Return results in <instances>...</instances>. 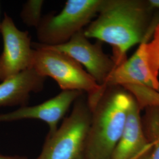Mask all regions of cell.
Listing matches in <instances>:
<instances>
[{
    "label": "cell",
    "instance_id": "6da1fadb",
    "mask_svg": "<svg viewBox=\"0 0 159 159\" xmlns=\"http://www.w3.org/2000/svg\"><path fill=\"white\" fill-rule=\"evenodd\" d=\"M159 24V12L148 0H105L97 17L84 29V33L88 39L112 47L116 67L127 60L130 48L150 40Z\"/></svg>",
    "mask_w": 159,
    "mask_h": 159
},
{
    "label": "cell",
    "instance_id": "7a4b0ae2",
    "mask_svg": "<svg viewBox=\"0 0 159 159\" xmlns=\"http://www.w3.org/2000/svg\"><path fill=\"white\" fill-rule=\"evenodd\" d=\"M102 89V94L91 110L84 159H111L134 100L119 86H107Z\"/></svg>",
    "mask_w": 159,
    "mask_h": 159
},
{
    "label": "cell",
    "instance_id": "3957f363",
    "mask_svg": "<svg viewBox=\"0 0 159 159\" xmlns=\"http://www.w3.org/2000/svg\"><path fill=\"white\" fill-rule=\"evenodd\" d=\"M32 47L34 50L33 67L40 75L55 80L63 91L86 93L89 103L96 101L102 87L80 63L66 54L40 43H32Z\"/></svg>",
    "mask_w": 159,
    "mask_h": 159
},
{
    "label": "cell",
    "instance_id": "277c9868",
    "mask_svg": "<svg viewBox=\"0 0 159 159\" xmlns=\"http://www.w3.org/2000/svg\"><path fill=\"white\" fill-rule=\"evenodd\" d=\"M70 114L53 134L46 137L37 159H84L91 111L84 93L74 102Z\"/></svg>",
    "mask_w": 159,
    "mask_h": 159
},
{
    "label": "cell",
    "instance_id": "5b68a950",
    "mask_svg": "<svg viewBox=\"0 0 159 159\" xmlns=\"http://www.w3.org/2000/svg\"><path fill=\"white\" fill-rule=\"evenodd\" d=\"M105 0H67L58 14L42 17L37 27L40 44L55 46L67 43L74 34L84 30L98 15Z\"/></svg>",
    "mask_w": 159,
    "mask_h": 159
},
{
    "label": "cell",
    "instance_id": "8992f818",
    "mask_svg": "<svg viewBox=\"0 0 159 159\" xmlns=\"http://www.w3.org/2000/svg\"><path fill=\"white\" fill-rule=\"evenodd\" d=\"M139 45L134 54L114 68L105 85L119 86L134 97L141 110L159 106V80L148 65L145 45Z\"/></svg>",
    "mask_w": 159,
    "mask_h": 159
},
{
    "label": "cell",
    "instance_id": "52a82bcc",
    "mask_svg": "<svg viewBox=\"0 0 159 159\" xmlns=\"http://www.w3.org/2000/svg\"><path fill=\"white\" fill-rule=\"evenodd\" d=\"M3 51L0 55V81L33 67L34 48L28 31L17 28L6 13L0 24Z\"/></svg>",
    "mask_w": 159,
    "mask_h": 159
},
{
    "label": "cell",
    "instance_id": "ba28073f",
    "mask_svg": "<svg viewBox=\"0 0 159 159\" xmlns=\"http://www.w3.org/2000/svg\"><path fill=\"white\" fill-rule=\"evenodd\" d=\"M47 46L66 54L83 66L86 71L101 87L105 85L116 67L112 57L103 51L102 42L97 41L91 43L85 37L84 30L74 34L64 44Z\"/></svg>",
    "mask_w": 159,
    "mask_h": 159
},
{
    "label": "cell",
    "instance_id": "9c48e42d",
    "mask_svg": "<svg viewBox=\"0 0 159 159\" xmlns=\"http://www.w3.org/2000/svg\"><path fill=\"white\" fill-rule=\"evenodd\" d=\"M83 93L76 90L62 91L40 104L25 106L10 113L0 114V123L25 119L39 120L46 122L48 125L47 136H50L57 130L59 121L67 113L72 104Z\"/></svg>",
    "mask_w": 159,
    "mask_h": 159
},
{
    "label": "cell",
    "instance_id": "30bf717a",
    "mask_svg": "<svg viewBox=\"0 0 159 159\" xmlns=\"http://www.w3.org/2000/svg\"><path fill=\"white\" fill-rule=\"evenodd\" d=\"M141 110L134 98L124 130L111 159H145L151 153L153 146L143 129Z\"/></svg>",
    "mask_w": 159,
    "mask_h": 159
},
{
    "label": "cell",
    "instance_id": "8fae6325",
    "mask_svg": "<svg viewBox=\"0 0 159 159\" xmlns=\"http://www.w3.org/2000/svg\"><path fill=\"white\" fill-rule=\"evenodd\" d=\"M46 79L31 67L2 81L0 83V107L27 106L30 93L42 91Z\"/></svg>",
    "mask_w": 159,
    "mask_h": 159
},
{
    "label": "cell",
    "instance_id": "7c38bea8",
    "mask_svg": "<svg viewBox=\"0 0 159 159\" xmlns=\"http://www.w3.org/2000/svg\"><path fill=\"white\" fill-rule=\"evenodd\" d=\"M142 123L145 134L153 146L151 153L145 159H159V106L145 108Z\"/></svg>",
    "mask_w": 159,
    "mask_h": 159
},
{
    "label": "cell",
    "instance_id": "4fadbf2b",
    "mask_svg": "<svg viewBox=\"0 0 159 159\" xmlns=\"http://www.w3.org/2000/svg\"><path fill=\"white\" fill-rule=\"evenodd\" d=\"M44 1L29 0L23 6L21 12V18L23 23L29 27H34L35 29L39 26L42 19L41 11Z\"/></svg>",
    "mask_w": 159,
    "mask_h": 159
},
{
    "label": "cell",
    "instance_id": "5bb4252c",
    "mask_svg": "<svg viewBox=\"0 0 159 159\" xmlns=\"http://www.w3.org/2000/svg\"><path fill=\"white\" fill-rule=\"evenodd\" d=\"M152 40L146 43V52L148 65L154 77L159 79V24L154 29Z\"/></svg>",
    "mask_w": 159,
    "mask_h": 159
},
{
    "label": "cell",
    "instance_id": "9a60e30c",
    "mask_svg": "<svg viewBox=\"0 0 159 159\" xmlns=\"http://www.w3.org/2000/svg\"><path fill=\"white\" fill-rule=\"evenodd\" d=\"M148 1L154 9L159 12V0H148Z\"/></svg>",
    "mask_w": 159,
    "mask_h": 159
},
{
    "label": "cell",
    "instance_id": "2e32d148",
    "mask_svg": "<svg viewBox=\"0 0 159 159\" xmlns=\"http://www.w3.org/2000/svg\"><path fill=\"white\" fill-rule=\"evenodd\" d=\"M0 159H29L25 157H17V156H6L3 155H0Z\"/></svg>",
    "mask_w": 159,
    "mask_h": 159
},
{
    "label": "cell",
    "instance_id": "e0dca14e",
    "mask_svg": "<svg viewBox=\"0 0 159 159\" xmlns=\"http://www.w3.org/2000/svg\"><path fill=\"white\" fill-rule=\"evenodd\" d=\"M0 24H1V23H0Z\"/></svg>",
    "mask_w": 159,
    "mask_h": 159
}]
</instances>
